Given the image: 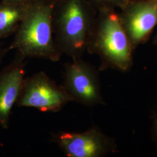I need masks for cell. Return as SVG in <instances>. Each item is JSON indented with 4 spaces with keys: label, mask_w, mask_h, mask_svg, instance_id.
I'll list each match as a JSON object with an SVG mask.
<instances>
[{
    "label": "cell",
    "mask_w": 157,
    "mask_h": 157,
    "mask_svg": "<svg viewBox=\"0 0 157 157\" xmlns=\"http://www.w3.org/2000/svg\"><path fill=\"white\" fill-rule=\"evenodd\" d=\"M56 0H29L26 10L7 51L27 58L59 61L62 52L54 41L52 12Z\"/></svg>",
    "instance_id": "obj_1"
},
{
    "label": "cell",
    "mask_w": 157,
    "mask_h": 157,
    "mask_svg": "<svg viewBox=\"0 0 157 157\" xmlns=\"http://www.w3.org/2000/svg\"><path fill=\"white\" fill-rule=\"evenodd\" d=\"M87 0H56L52 12L54 41L62 54L81 58L95 18Z\"/></svg>",
    "instance_id": "obj_2"
},
{
    "label": "cell",
    "mask_w": 157,
    "mask_h": 157,
    "mask_svg": "<svg viewBox=\"0 0 157 157\" xmlns=\"http://www.w3.org/2000/svg\"><path fill=\"white\" fill-rule=\"evenodd\" d=\"M122 19L111 10L100 11L87 41V50L101 58V69L127 71L132 65V48Z\"/></svg>",
    "instance_id": "obj_3"
},
{
    "label": "cell",
    "mask_w": 157,
    "mask_h": 157,
    "mask_svg": "<svg viewBox=\"0 0 157 157\" xmlns=\"http://www.w3.org/2000/svg\"><path fill=\"white\" fill-rule=\"evenodd\" d=\"M72 101V97L62 85H58L41 71L25 78L16 106L56 112Z\"/></svg>",
    "instance_id": "obj_4"
},
{
    "label": "cell",
    "mask_w": 157,
    "mask_h": 157,
    "mask_svg": "<svg viewBox=\"0 0 157 157\" xmlns=\"http://www.w3.org/2000/svg\"><path fill=\"white\" fill-rule=\"evenodd\" d=\"M63 86L73 101L88 107L104 104L98 72L81 58L72 59L63 72Z\"/></svg>",
    "instance_id": "obj_5"
},
{
    "label": "cell",
    "mask_w": 157,
    "mask_h": 157,
    "mask_svg": "<svg viewBox=\"0 0 157 157\" xmlns=\"http://www.w3.org/2000/svg\"><path fill=\"white\" fill-rule=\"evenodd\" d=\"M52 140L67 157H101L116 151L114 141L96 127L83 132L59 131Z\"/></svg>",
    "instance_id": "obj_6"
},
{
    "label": "cell",
    "mask_w": 157,
    "mask_h": 157,
    "mask_svg": "<svg viewBox=\"0 0 157 157\" xmlns=\"http://www.w3.org/2000/svg\"><path fill=\"white\" fill-rule=\"evenodd\" d=\"M25 57L17 52L13 61L0 71V128H9L13 107L16 105L25 76Z\"/></svg>",
    "instance_id": "obj_7"
},
{
    "label": "cell",
    "mask_w": 157,
    "mask_h": 157,
    "mask_svg": "<svg viewBox=\"0 0 157 157\" xmlns=\"http://www.w3.org/2000/svg\"><path fill=\"white\" fill-rule=\"evenodd\" d=\"M122 23L133 47L143 43L157 25V0L135 5Z\"/></svg>",
    "instance_id": "obj_8"
},
{
    "label": "cell",
    "mask_w": 157,
    "mask_h": 157,
    "mask_svg": "<svg viewBox=\"0 0 157 157\" xmlns=\"http://www.w3.org/2000/svg\"><path fill=\"white\" fill-rule=\"evenodd\" d=\"M28 1L12 3L0 1V41L15 33L26 10Z\"/></svg>",
    "instance_id": "obj_9"
},
{
    "label": "cell",
    "mask_w": 157,
    "mask_h": 157,
    "mask_svg": "<svg viewBox=\"0 0 157 157\" xmlns=\"http://www.w3.org/2000/svg\"><path fill=\"white\" fill-rule=\"evenodd\" d=\"M93 7H96L99 11L111 10L113 6L119 4L122 0H87Z\"/></svg>",
    "instance_id": "obj_10"
},
{
    "label": "cell",
    "mask_w": 157,
    "mask_h": 157,
    "mask_svg": "<svg viewBox=\"0 0 157 157\" xmlns=\"http://www.w3.org/2000/svg\"><path fill=\"white\" fill-rule=\"evenodd\" d=\"M153 131L154 136L157 141V113L155 114L154 118V124H153Z\"/></svg>",
    "instance_id": "obj_11"
},
{
    "label": "cell",
    "mask_w": 157,
    "mask_h": 157,
    "mask_svg": "<svg viewBox=\"0 0 157 157\" xmlns=\"http://www.w3.org/2000/svg\"><path fill=\"white\" fill-rule=\"evenodd\" d=\"M7 52V50L6 49H3L1 45H0V63L2 62L3 58L5 56L6 52Z\"/></svg>",
    "instance_id": "obj_12"
},
{
    "label": "cell",
    "mask_w": 157,
    "mask_h": 157,
    "mask_svg": "<svg viewBox=\"0 0 157 157\" xmlns=\"http://www.w3.org/2000/svg\"><path fill=\"white\" fill-rule=\"evenodd\" d=\"M28 1L29 0H1V1H2V2H12V3H23Z\"/></svg>",
    "instance_id": "obj_13"
}]
</instances>
